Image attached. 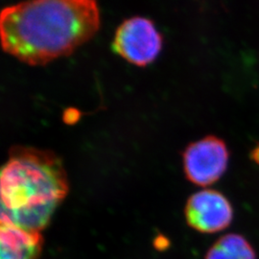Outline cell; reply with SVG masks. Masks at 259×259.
<instances>
[{"instance_id": "obj_1", "label": "cell", "mask_w": 259, "mask_h": 259, "mask_svg": "<svg viewBox=\"0 0 259 259\" xmlns=\"http://www.w3.org/2000/svg\"><path fill=\"white\" fill-rule=\"evenodd\" d=\"M99 28L96 0H26L0 16L3 50L30 65L70 55Z\"/></svg>"}, {"instance_id": "obj_2", "label": "cell", "mask_w": 259, "mask_h": 259, "mask_svg": "<svg viewBox=\"0 0 259 259\" xmlns=\"http://www.w3.org/2000/svg\"><path fill=\"white\" fill-rule=\"evenodd\" d=\"M1 224L45 230L69 190L63 161L47 150L15 146L0 173Z\"/></svg>"}, {"instance_id": "obj_3", "label": "cell", "mask_w": 259, "mask_h": 259, "mask_svg": "<svg viewBox=\"0 0 259 259\" xmlns=\"http://www.w3.org/2000/svg\"><path fill=\"white\" fill-rule=\"evenodd\" d=\"M183 160L186 179L204 187L217 183L226 173L230 151L223 139L207 136L189 144L183 154Z\"/></svg>"}, {"instance_id": "obj_4", "label": "cell", "mask_w": 259, "mask_h": 259, "mask_svg": "<svg viewBox=\"0 0 259 259\" xmlns=\"http://www.w3.org/2000/svg\"><path fill=\"white\" fill-rule=\"evenodd\" d=\"M113 50L124 60L138 66L153 63L162 48V37L154 23L144 18L125 20L116 30Z\"/></svg>"}, {"instance_id": "obj_5", "label": "cell", "mask_w": 259, "mask_h": 259, "mask_svg": "<svg viewBox=\"0 0 259 259\" xmlns=\"http://www.w3.org/2000/svg\"><path fill=\"white\" fill-rule=\"evenodd\" d=\"M186 223L202 233H216L230 227L233 207L229 199L214 189H204L189 197L185 209Z\"/></svg>"}, {"instance_id": "obj_6", "label": "cell", "mask_w": 259, "mask_h": 259, "mask_svg": "<svg viewBox=\"0 0 259 259\" xmlns=\"http://www.w3.org/2000/svg\"><path fill=\"white\" fill-rule=\"evenodd\" d=\"M44 243L40 232L1 224V259H37L42 251Z\"/></svg>"}, {"instance_id": "obj_7", "label": "cell", "mask_w": 259, "mask_h": 259, "mask_svg": "<svg viewBox=\"0 0 259 259\" xmlns=\"http://www.w3.org/2000/svg\"><path fill=\"white\" fill-rule=\"evenodd\" d=\"M204 259H257V255L247 238L238 233H229L216 240Z\"/></svg>"}, {"instance_id": "obj_8", "label": "cell", "mask_w": 259, "mask_h": 259, "mask_svg": "<svg viewBox=\"0 0 259 259\" xmlns=\"http://www.w3.org/2000/svg\"><path fill=\"white\" fill-rule=\"evenodd\" d=\"M250 158H251V160L255 164L259 165V144L251 150V152H250Z\"/></svg>"}]
</instances>
